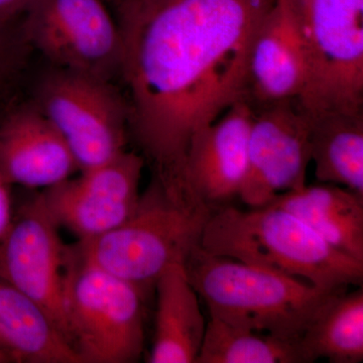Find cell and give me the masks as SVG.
Masks as SVG:
<instances>
[{
  "label": "cell",
  "instance_id": "obj_24",
  "mask_svg": "<svg viewBox=\"0 0 363 363\" xmlns=\"http://www.w3.org/2000/svg\"><path fill=\"white\" fill-rule=\"evenodd\" d=\"M0 362H14L11 350L1 337H0Z\"/></svg>",
  "mask_w": 363,
  "mask_h": 363
},
{
  "label": "cell",
  "instance_id": "obj_7",
  "mask_svg": "<svg viewBox=\"0 0 363 363\" xmlns=\"http://www.w3.org/2000/svg\"><path fill=\"white\" fill-rule=\"evenodd\" d=\"M35 107L63 138L80 172L126 150L128 108L111 81L56 68L40 83Z\"/></svg>",
  "mask_w": 363,
  "mask_h": 363
},
{
  "label": "cell",
  "instance_id": "obj_8",
  "mask_svg": "<svg viewBox=\"0 0 363 363\" xmlns=\"http://www.w3.org/2000/svg\"><path fill=\"white\" fill-rule=\"evenodd\" d=\"M23 16V38L56 68L119 76L121 32L101 0H32Z\"/></svg>",
  "mask_w": 363,
  "mask_h": 363
},
{
  "label": "cell",
  "instance_id": "obj_4",
  "mask_svg": "<svg viewBox=\"0 0 363 363\" xmlns=\"http://www.w3.org/2000/svg\"><path fill=\"white\" fill-rule=\"evenodd\" d=\"M210 317L298 343L325 306L343 290L328 291L197 248L185 264Z\"/></svg>",
  "mask_w": 363,
  "mask_h": 363
},
{
  "label": "cell",
  "instance_id": "obj_23",
  "mask_svg": "<svg viewBox=\"0 0 363 363\" xmlns=\"http://www.w3.org/2000/svg\"><path fill=\"white\" fill-rule=\"evenodd\" d=\"M32 0H0V26L4 28L9 21L25 13Z\"/></svg>",
  "mask_w": 363,
  "mask_h": 363
},
{
  "label": "cell",
  "instance_id": "obj_20",
  "mask_svg": "<svg viewBox=\"0 0 363 363\" xmlns=\"http://www.w3.org/2000/svg\"><path fill=\"white\" fill-rule=\"evenodd\" d=\"M196 363H303V360L298 343L210 317Z\"/></svg>",
  "mask_w": 363,
  "mask_h": 363
},
{
  "label": "cell",
  "instance_id": "obj_2",
  "mask_svg": "<svg viewBox=\"0 0 363 363\" xmlns=\"http://www.w3.org/2000/svg\"><path fill=\"white\" fill-rule=\"evenodd\" d=\"M201 247L323 290L362 285V262L332 247L297 216L271 203L250 210L215 208Z\"/></svg>",
  "mask_w": 363,
  "mask_h": 363
},
{
  "label": "cell",
  "instance_id": "obj_22",
  "mask_svg": "<svg viewBox=\"0 0 363 363\" xmlns=\"http://www.w3.org/2000/svg\"><path fill=\"white\" fill-rule=\"evenodd\" d=\"M13 43L11 38L6 35L4 28L0 26V82L9 75V72L13 69L14 63Z\"/></svg>",
  "mask_w": 363,
  "mask_h": 363
},
{
  "label": "cell",
  "instance_id": "obj_11",
  "mask_svg": "<svg viewBox=\"0 0 363 363\" xmlns=\"http://www.w3.org/2000/svg\"><path fill=\"white\" fill-rule=\"evenodd\" d=\"M145 159L126 150L112 161L81 172L40 194L59 227L79 241L113 230L133 213L140 200Z\"/></svg>",
  "mask_w": 363,
  "mask_h": 363
},
{
  "label": "cell",
  "instance_id": "obj_5",
  "mask_svg": "<svg viewBox=\"0 0 363 363\" xmlns=\"http://www.w3.org/2000/svg\"><path fill=\"white\" fill-rule=\"evenodd\" d=\"M145 289L114 276L69 247L65 311L80 363H133L145 346Z\"/></svg>",
  "mask_w": 363,
  "mask_h": 363
},
{
  "label": "cell",
  "instance_id": "obj_9",
  "mask_svg": "<svg viewBox=\"0 0 363 363\" xmlns=\"http://www.w3.org/2000/svg\"><path fill=\"white\" fill-rule=\"evenodd\" d=\"M252 109L247 177L238 197L255 208L306 185L311 162V118L298 99Z\"/></svg>",
  "mask_w": 363,
  "mask_h": 363
},
{
  "label": "cell",
  "instance_id": "obj_17",
  "mask_svg": "<svg viewBox=\"0 0 363 363\" xmlns=\"http://www.w3.org/2000/svg\"><path fill=\"white\" fill-rule=\"evenodd\" d=\"M0 337L14 362L80 363L47 311L0 277Z\"/></svg>",
  "mask_w": 363,
  "mask_h": 363
},
{
  "label": "cell",
  "instance_id": "obj_13",
  "mask_svg": "<svg viewBox=\"0 0 363 363\" xmlns=\"http://www.w3.org/2000/svg\"><path fill=\"white\" fill-rule=\"evenodd\" d=\"M307 83V62L290 6L276 0L253 39L245 100L259 106L301 99Z\"/></svg>",
  "mask_w": 363,
  "mask_h": 363
},
{
  "label": "cell",
  "instance_id": "obj_1",
  "mask_svg": "<svg viewBox=\"0 0 363 363\" xmlns=\"http://www.w3.org/2000/svg\"><path fill=\"white\" fill-rule=\"evenodd\" d=\"M276 0H117L128 130L182 185L191 140L247 98L255 33Z\"/></svg>",
  "mask_w": 363,
  "mask_h": 363
},
{
  "label": "cell",
  "instance_id": "obj_18",
  "mask_svg": "<svg viewBox=\"0 0 363 363\" xmlns=\"http://www.w3.org/2000/svg\"><path fill=\"white\" fill-rule=\"evenodd\" d=\"M311 118V162L317 180L363 197V112H320Z\"/></svg>",
  "mask_w": 363,
  "mask_h": 363
},
{
  "label": "cell",
  "instance_id": "obj_12",
  "mask_svg": "<svg viewBox=\"0 0 363 363\" xmlns=\"http://www.w3.org/2000/svg\"><path fill=\"white\" fill-rule=\"evenodd\" d=\"M252 118V106L240 100L191 140L183 185L210 206H223L240 196L247 177Z\"/></svg>",
  "mask_w": 363,
  "mask_h": 363
},
{
  "label": "cell",
  "instance_id": "obj_19",
  "mask_svg": "<svg viewBox=\"0 0 363 363\" xmlns=\"http://www.w3.org/2000/svg\"><path fill=\"white\" fill-rule=\"evenodd\" d=\"M303 363L325 358L331 363L363 360V289L332 298L298 341Z\"/></svg>",
  "mask_w": 363,
  "mask_h": 363
},
{
  "label": "cell",
  "instance_id": "obj_10",
  "mask_svg": "<svg viewBox=\"0 0 363 363\" xmlns=\"http://www.w3.org/2000/svg\"><path fill=\"white\" fill-rule=\"evenodd\" d=\"M68 259L69 247L60 238L59 225L42 196L23 205L0 245V277L42 306L69 341L65 311Z\"/></svg>",
  "mask_w": 363,
  "mask_h": 363
},
{
  "label": "cell",
  "instance_id": "obj_16",
  "mask_svg": "<svg viewBox=\"0 0 363 363\" xmlns=\"http://www.w3.org/2000/svg\"><path fill=\"white\" fill-rule=\"evenodd\" d=\"M297 216L332 247L363 262V197L341 187L307 186L271 202Z\"/></svg>",
  "mask_w": 363,
  "mask_h": 363
},
{
  "label": "cell",
  "instance_id": "obj_3",
  "mask_svg": "<svg viewBox=\"0 0 363 363\" xmlns=\"http://www.w3.org/2000/svg\"><path fill=\"white\" fill-rule=\"evenodd\" d=\"M214 209L187 189L154 176L123 224L74 248L94 266L145 290L169 267H185L201 247Z\"/></svg>",
  "mask_w": 363,
  "mask_h": 363
},
{
  "label": "cell",
  "instance_id": "obj_6",
  "mask_svg": "<svg viewBox=\"0 0 363 363\" xmlns=\"http://www.w3.org/2000/svg\"><path fill=\"white\" fill-rule=\"evenodd\" d=\"M307 62L308 113L363 112V0H286Z\"/></svg>",
  "mask_w": 363,
  "mask_h": 363
},
{
  "label": "cell",
  "instance_id": "obj_14",
  "mask_svg": "<svg viewBox=\"0 0 363 363\" xmlns=\"http://www.w3.org/2000/svg\"><path fill=\"white\" fill-rule=\"evenodd\" d=\"M76 171L70 150L37 107L18 109L0 125V176L11 185L45 190Z\"/></svg>",
  "mask_w": 363,
  "mask_h": 363
},
{
  "label": "cell",
  "instance_id": "obj_21",
  "mask_svg": "<svg viewBox=\"0 0 363 363\" xmlns=\"http://www.w3.org/2000/svg\"><path fill=\"white\" fill-rule=\"evenodd\" d=\"M11 185L0 176V245L6 240L13 226L14 213Z\"/></svg>",
  "mask_w": 363,
  "mask_h": 363
},
{
  "label": "cell",
  "instance_id": "obj_15",
  "mask_svg": "<svg viewBox=\"0 0 363 363\" xmlns=\"http://www.w3.org/2000/svg\"><path fill=\"white\" fill-rule=\"evenodd\" d=\"M157 309L150 363H196L207 321L185 267L174 266L155 283Z\"/></svg>",
  "mask_w": 363,
  "mask_h": 363
}]
</instances>
